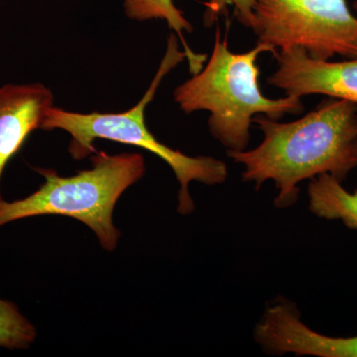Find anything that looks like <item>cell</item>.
I'll return each instance as SVG.
<instances>
[{"mask_svg": "<svg viewBox=\"0 0 357 357\" xmlns=\"http://www.w3.org/2000/svg\"><path fill=\"white\" fill-rule=\"evenodd\" d=\"M253 122L264 136L262 142L255 149L227 151V156L244 167L241 178L256 191L273 181L277 208L297 203L302 181L328 173L342 183L357 169L356 103L326 96L297 121L256 115Z\"/></svg>", "mask_w": 357, "mask_h": 357, "instance_id": "obj_1", "label": "cell"}, {"mask_svg": "<svg viewBox=\"0 0 357 357\" xmlns=\"http://www.w3.org/2000/svg\"><path fill=\"white\" fill-rule=\"evenodd\" d=\"M44 184L17 201H0V227L7 223L57 215L84 222L95 232L100 245L114 251L121 231L114 227L115 204L126 190L144 176V157L138 153H93L91 168L70 177H61L53 169L36 168Z\"/></svg>", "mask_w": 357, "mask_h": 357, "instance_id": "obj_4", "label": "cell"}, {"mask_svg": "<svg viewBox=\"0 0 357 357\" xmlns=\"http://www.w3.org/2000/svg\"><path fill=\"white\" fill-rule=\"evenodd\" d=\"M342 183L325 173L311 178L307 196L314 215L328 220H342L345 227L357 229V188L349 192Z\"/></svg>", "mask_w": 357, "mask_h": 357, "instance_id": "obj_9", "label": "cell"}, {"mask_svg": "<svg viewBox=\"0 0 357 357\" xmlns=\"http://www.w3.org/2000/svg\"><path fill=\"white\" fill-rule=\"evenodd\" d=\"M277 69L267 84L286 95H323L357 105V58L342 62L310 57L299 47L277 52Z\"/></svg>", "mask_w": 357, "mask_h": 357, "instance_id": "obj_7", "label": "cell"}, {"mask_svg": "<svg viewBox=\"0 0 357 357\" xmlns=\"http://www.w3.org/2000/svg\"><path fill=\"white\" fill-rule=\"evenodd\" d=\"M263 53L275 56L277 51L258 41L250 51L234 53L218 27L206 64L174 91V100L185 114L199 110L210 112L208 130L227 151L246 150L256 115L279 121L285 115L304 112L300 96L286 95L273 100L263 95L257 65Z\"/></svg>", "mask_w": 357, "mask_h": 357, "instance_id": "obj_2", "label": "cell"}, {"mask_svg": "<svg viewBox=\"0 0 357 357\" xmlns=\"http://www.w3.org/2000/svg\"><path fill=\"white\" fill-rule=\"evenodd\" d=\"M185 59L187 54L180 50L178 36L172 33L167 41L165 55L153 81L135 107L126 112L110 114L96 112L77 114L53 107L45 117L41 129L67 131L72 137L69 152L75 160H82L96 153L93 142L98 139L133 145L156 155L171 167L180 183L178 213L189 215L195 210L189 191L190 183L199 182L208 185L222 184L227 178V164L213 157H191L174 150L160 142L145 123V109L154 100L164 77Z\"/></svg>", "mask_w": 357, "mask_h": 357, "instance_id": "obj_3", "label": "cell"}, {"mask_svg": "<svg viewBox=\"0 0 357 357\" xmlns=\"http://www.w3.org/2000/svg\"><path fill=\"white\" fill-rule=\"evenodd\" d=\"M258 41L299 47L318 60L357 58V16L347 0H255Z\"/></svg>", "mask_w": 357, "mask_h": 357, "instance_id": "obj_5", "label": "cell"}, {"mask_svg": "<svg viewBox=\"0 0 357 357\" xmlns=\"http://www.w3.org/2000/svg\"><path fill=\"white\" fill-rule=\"evenodd\" d=\"M255 0H208L204 13V24L206 27H211L218 21L220 16L227 13L229 7L234 8V15L248 29L255 31L256 20L253 14Z\"/></svg>", "mask_w": 357, "mask_h": 357, "instance_id": "obj_12", "label": "cell"}, {"mask_svg": "<svg viewBox=\"0 0 357 357\" xmlns=\"http://www.w3.org/2000/svg\"><path fill=\"white\" fill-rule=\"evenodd\" d=\"M255 340L270 356L357 357V335L333 337L305 325L293 302L283 297L270 301L255 328Z\"/></svg>", "mask_w": 357, "mask_h": 357, "instance_id": "obj_6", "label": "cell"}, {"mask_svg": "<svg viewBox=\"0 0 357 357\" xmlns=\"http://www.w3.org/2000/svg\"><path fill=\"white\" fill-rule=\"evenodd\" d=\"M53 107V93L43 84H6L0 88V183L7 163L30 134L41 129Z\"/></svg>", "mask_w": 357, "mask_h": 357, "instance_id": "obj_8", "label": "cell"}, {"mask_svg": "<svg viewBox=\"0 0 357 357\" xmlns=\"http://www.w3.org/2000/svg\"><path fill=\"white\" fill-rule=\"evenodd\" d=\"M124 10L130 20H165L170 29L175 31L178 38L182 41L192 75L203 69L208 56L195 53L185 42L184 32L192 33L194 28L184 13L176 7L173 0H124Z\"/></svg>", "mask_w": 357, "mask_h": 357, "instance_id": "obj_10", "label": "cell"}, {"mask_svg": "<svg viewBox=\"0 0 357 357\" xmlns=\"http://www.w3.org/2000/svg\"><path fill=\"white\" fill-rule=\"evenodd\" d=\"M36 337V328L21 314L17 306L0 298V347L28 349Z\"/></svg>", "mask_w": 357, "mask_h": 357, "instance_id": "obj_11", "label": "cell"}, {"mask_svg": "<svg viewBox=\"0 0 357 357\" xmlns=\"http://www.w3.org/2000/svg\"><path fill=\"white\" fill-rule=\"evenodd\" d=\"M354 10H356V13H357V0H356V1H354Z\"/></svg>", "mask_w": 357, "mask_h": 357, "instance_id": "obj_13", "label": "cell"}]
</instances>
